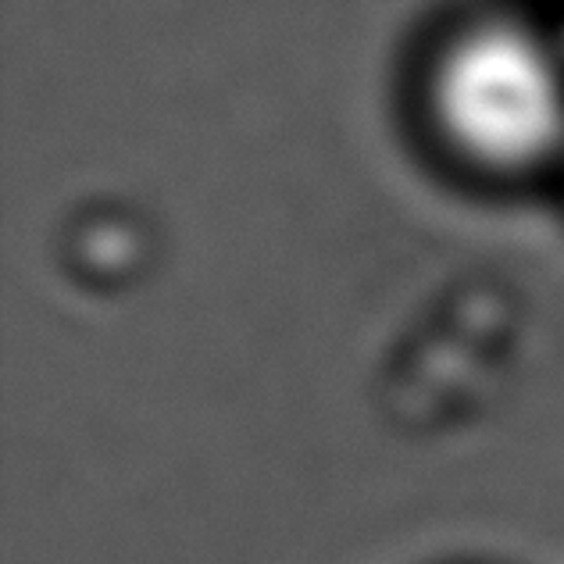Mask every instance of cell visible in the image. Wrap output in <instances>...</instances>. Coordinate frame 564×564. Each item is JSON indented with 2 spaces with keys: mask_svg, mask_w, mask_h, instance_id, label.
<instances>
[{
  "mask_svg": "<svg viewBox=\"0 0 564 564\" xmlns=\"http://www.w3.org/2000/svg\"><path fill=\"white\" fill-rule=\"evenodd\" d=\"M436 108L471 158L500 169L536 165L564 143V72L522 29L465 36L436 79Z\"/></svg>",
  "mask_w": 564,
  "mask_h": 564,
  "instance_id": "1",
  "label": "cell"
}]
</instances>
